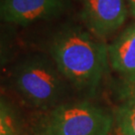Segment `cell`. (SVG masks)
<instances>
[{"instance_id": "cell-1", "label": "cell", "mask_w": 135, "mask_h": 135, "mask_svg": "<svg viewBox=\"0 0 135 135\" xmlns=\"http://www.w3.org/2000/svg\"><path fill=\"white\" fill-rule=\"evenodd\" d=\"M49 53L68 84L84 94L95 93L109 63L102 39L79 25H65L51 37Z\"/></svg>"}, {"instance_id": "cell-2", "label": "cell", "mask_w": 135, "mask_h": 135, "mask_svg": "<svg viewBox=\"0 0 135 135\" xmlns=\"http://www.w3.org/2000/svg\"><path fill=\"white\" fill-rule=\"evenodd\" d=\"M10 82L27 105L43 112L62 103L68 83L53 60L39 53L19 58L11 67Z\"/></svg>"}, {"instance_id": "cell-3", "label": "cell", "mask_w": 135, "mask_h": 135, "mask_svg": "<svg viewBox=\"0 0 135 135\" xmlns=\"http://www.w3.org/2000/svg\"><path fill=\"white\" fill-rule=\"evenodd\" d=\"M114 115L89 101L62 102L38 116L35 135H109Z\"/></svg>"}, {"instance_id": "cell-4", "label": "cell", "mask_w": 135, "mask_h": 135, "mask_svg": "<svg viewBox=\"0 0 135 135\" xmlns=\"http://www.w3.org/2000/svg\"><path fill=\"white\" fill-rule=\"evenodd\" d=\"M68 5L69 0H0V22L25 27L56 18Z\"/></svg>"}, {"instance_id": "cell-5", "label": "cell", "mask_w": 135, "mask_h": 135, "mask_svg": "<svg viewBox=\"0 0 135 135\" xmlns=\"http://www.w3.org/2000/svg\"><path fill=\"white\" fill-rule=\"evenodd\" d=\"M127 8L124 0H81L80 18L88 31L106 38L124 24Z\"/></svg>"}, {"instance_id": "cell-6", "label": "cell", "mask_w": 135, "mask_h": 135, "mask_svg": "<svg viewBox=\"0 0 135 135\" xmlns=\"http://www.w3.org/2000/svg\"><path fill=\"white\" fill-rule=\"evenodd\" d=\"M111 67L123 80L135 79V23L128 26L108 46Z\"/></svg>"}, {"instance_id": "cell-7", "label": "cell", "mask_w": 135, "mask_h": 135, "mask_svg": "<svg viewBox=\"0 0 135 135\" xmlns=\"http://www.w3.org/2000/svg\"><path fill=\"white\" fill-rule=\"evenodd\" d=\"M17 51V34L12 25L0 22V70L7 66Z\"/></svg>"}, {"instance_id": "cell-8", "label": "cell", "mask_w": 135, "mask_h": 135, "mask_svg": "<svg viewBox=\"0 0 135 135\" xmlns=\"http://www.w3.org/2000/svg\"><path fill=\"white\" fill-rule=\"evenodd\" d=\"M21 121L13 105L0 95V135H21Z\"/></svg>"}, {"instance_id": "cell-9", "label": "cell", "mask_w": 135, "mask_h": 135, "mask_svg": "<svg viewBox=\"0 0 135 135\" xmlns=\"http://www.w3.org/2000/svg\"><path fill=\"white\" fill-rule=\"evenodd\" d=\"M114 118L118 134L135 135V102H122L116 109Z\"/></svg>"}, {"instance_id": "cell-10", "label": "cell", "mask_w": 135, "mask_h": 135, "mask_svg": "<svg viewBox=\"0 0 135 135\" xmlns=\"http://www.w3.org/2000/svg\"><path fill=\"white\" fill-rule=\"evenodd\" d=\"M118 95L122 102H135V79L130 81L122 80L118 88Z\"/></svg>"}, {"instance_id": "cell-11", "label": "cell", "mask_w": 135, "mask_h": 135, "mask_svg": "<svg viewBox=\"0 0 135 135\" xmlns=\"http://www.w3.org/2000/svg\"><path fill=\"white\" fill-rule=\"evenodd\" d=\"M127 1H128V4H129L131 13L135 17V0H127Z\"/></svg>"}]
</instances>
